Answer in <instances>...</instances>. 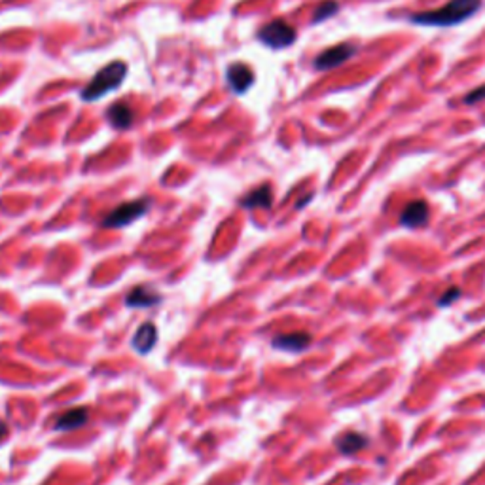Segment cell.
I'll list each match as a JSON object with an SVG mask.
<instances>
[{
  "instance_id": "obj_4",
  "label": "cell",
  "mask_w": 485,
  "mask_h": 485,
  "mask_svg": "<svg viewBox=\"0 0 485 485\" xmlns=\"http://www.w3.org/2000/svg\"><path fill=\"white\" fill-rule=\"evenodd\" d=\"M258 39L262 40L264 44L273 50H281V48H288L294 44L296 40V31L292 25H288L285 20H275L262 27V31L258 34Z\"/></svg>"
},
{
  "instance_id": "obj_3",
  "label": "cell",
  "mask_w": 485,
  "mask_h": 485,
  "mask_svg": "<svg viewBox=\"0 0 485 485\" xmlns=\"http://www.w3.org/2000/svg\"><path fill=\"white\" fill-rule=\"evenodd\" d=\"M148 209H150V199L129 201V203L120 205L118 209L109 212L102 220V226L104 228H123V226L135 222L137 218H141L142 214H146Z\"/></svg>"
},
{
  "instance_id": "obj_5",
  "label": "cell",
  "mask_w": 485,
  "mask_h": 485,
  "mask_svg": "<svg viewBox=\"0 0 485 485\" xmlns=\"http://www.w3.org/2000/svg\"><path fill=\"white\" fill-rule=\"evenodd\" d=\"M355 55V48L351 44H339L334 46L330 50H326L320 53L317 61H315V67L320 69V71H330L334 67H339L341 63H345L347 59Z\"/></svg>"
},
{
  "instance_id": "obj_13",
  "label": "cell",
  "mask_w": 485,
  "mask_h": 485,
  "mask_svg": "<svg viewBox=\"0 0 485 485\" xmlns=\"http://www.w3.org/2000/svg\"><path fill=\"white\" fill-rule=\"evenodd\" d=\"M109 121L118 129H128L133 123V110L128 104L118 102L109 110Z\"/></svg>"
},
{
  "instance_id": "obj_16",
  "label": "cell",
  "mask_w": 485,
  "mask_h": 485,
  "mask_svg": "<svg viewBox=\"0 0 485 485\" xmlns=\"http://www.w3.org/2000/svg\"><path fill=\"white\" fill-rule=\"evenodd\" d=\"M484 99H485V86H481V88H478V90H474L470 95L465 97V102L466 104H476V102L484 101Z\"/></svg>"
},
{
  "instance_id": "obj_18",
  "label": "cell",
  "mask_w": 485,
  "mask_h": 485,
  "mask_svg": "<svg viewBox=\"0 0 485 485\" xmlns=\"http://www.w3.org/2000/svg\"><path fill=\"white\" fill-rule=\"evenodd\" d=\"M6 436H8V427H6V423L0 421V442L4 440Z\"/></svg>"
},
{
  "instance_id": "obj_2",
  "label": "cell",
  "mask_w": 485,
  "mask_h": 485,
  "mask_svg": "<svg viewBox=\"0 0 485 485\" xmlns=\"http://www.w3.org/2000/svg\"><path fill=\"white\" fill-rule=\"evenodd\" d=\"M125 72H128V67H125V63H121V61H114V63L107 64L83 88L82 99H86V101H97V99L104 97L123 82Z\"/></svg>"
},
{
  "instance_id": "obj_14",
  "label": "cell",
  "mask_w": 485,
  "mask_h": 485,
  "mask_svg": "<svg viewBox=\"0 0 485 485\" xmlns=\"http://www.w3.org/2000/svg\"><path fill=\"white\" fill-rule=\"evenodd\" d=\"M364 446H366V438L362 435H357V432H347L341 438H338V449L345 455L357 453Z\"/></svg>"
},
{
  "instance_id": "obj_15",
  "label": "cell",
  "mask_w": 485,
  "mask_h": 485,
  "mask_svg": "<svg viewBox=\"0 0 485 485\" xmlns=\"http://www.w3.org/2000/svg\"><path fill=\"white\" fill-rule=\"evenodd\" d=\"M338 10H339L338 2L326 0V2H322V4L317 8V12H315V18H313V23H320V21L328 20V18H332L334 13L338 12Z\"/></svg>"
},
{
  "instance_id": "obj_8",
  "label": "cell",
  "mask_w": 485,
  "mask_h": 485,
  "mask_svg": "<svg viewBox=\"0 0 485 485\" xmlns=\"http://www.w3.org/2000/svg\"><path fill=\"white\" fill-rule=\"evenodd\" d=\"M228 82H230V88L235 93H245L250 88V83L254 82V76H252V71L247 64L235 63L228 69Z\"/></svg>"
},
{
  "instance_id": "obj_7",
  "label": "cell",
  "mask_w": 485,
  "mask_h": 485,
  "mask_svg": "<svg viewBox=\"0 0 485 485\" xmlns=\"http://www.w3.org/2000/svg\"><path fill=\"white\" fill-rule=\"evenodd\" d=\"M160 292H156V290H153L152 287H148V285L135 287L133 290L128 294V298H125V303H128L129 307H133V309H137V307H152L156 306V303H160Z\"/></svg>"
},
{
  "instance_id": "obj_12",
  "label": "cell",
  "mask_w": 485,
  "mask_h": 485,
  "mask_svg": "<svg viewBox=\"0 0 485 485\" xmlns=\"http://www.w3.org/2000/svg\"><path fill=\"white\" fill-rule=\"evenodd\" d=\"M156 339H158V332H156V326L152 322H146L142 325L133 338V347L141 355H146V353L152 351V347L156 345Z\"/></svg>"
},
{
  "instance_id": "obj_9",
  "label": "cell",
  "mask_w": 485,
  "mask_h": 485,
  "mask_svg": "<svg viewBox=\"0 0 485 485\" xmlns=\"http://www.w3.org/2000/svg\"><path fill=\"white\" fill-rule=\"evenodd\" d=\"M428 220V205L425 201H414L404 209L400 224L406 228H421Z\"/></svg>"
},
{
  "instance_id": "obj_6",
  "label": "cell",
  "mask_w": 485,
  "mask_h": 485,
  "mask_svg": "<svg viewBox=\"0 0 485 485\" xmlns=\"http://www.w3.org/2000/svg\"><path fill=\"white\" fill-rule=\"evenodd\" d=\"M309 345H311V336L307 332L285 334V336H277V338L273 339L275 349H281V351L288 353L306 351Z\"/></svg>"
},
{
  "instance_id": "obj_17",
  "label": "cell",
  "mask_w": 485,
  "mask_h": 485,
  "mask_svg": "<svg viewBox=\"0 0 485 485\" xmlns=\"http://www.w3.org/2000/svg\"><path fill=\"white\" fill-rule=\"evenodd\" d=\"M444 296H446V298H440V301H438L440 306H447V303H451L453 300H457V298H459V290H457V288H451V290L444 294Z\"/></svg>"
},
{
  "instance_id": "obj_1",
  "label": "cell",
  "mask_w": 485,
  "mask_h": 485,
  "mask_svg": "<svg viewBox=\"0 0 485 485\" xmlns=\"http://www.w3.org/2000/svg\"><path fill=\"white\" fill-rule=\"evenodd\" d=\"M479 8H481V0H449L446 6L432 10V12L414 13L409 20L417 25L453 27L470 20Z\"/></svg>"
},
{
  "instance_id": "obj_11",
  "label": "cell",
  "mask_w": 485,
  "mask_h": 485,
  "mask_svg": "<svg viewBox=\"0 0 485 485\" xmlns=\"http://www.w3.org/2000/svg\"><path fill=\"white\" fill-rule=\"evenodd\" d=\"M271 203H273V192H271V186L268 184L256 188L241 199V205L247 209H269Z\"/></svg>"
},
{
  "instance_id": "obj_10",
  "label": "cell",
  "mask_w": 485,
  "mask_h": 485,
  "mask_svg": "<svg viewBox=\"0 0 485 485\" xmlns=\"http://www.w3.org/2000/svg\"><path fill=\"white\" fill-rule=\"evenodd\" d=\"M88 415H90L88 408L69 409V411L59 415L53 427H55V430H76L88 423Z\"/></svg>"
}]
</instances>
